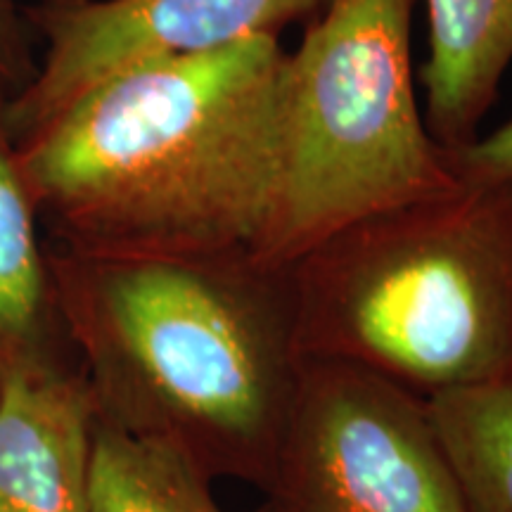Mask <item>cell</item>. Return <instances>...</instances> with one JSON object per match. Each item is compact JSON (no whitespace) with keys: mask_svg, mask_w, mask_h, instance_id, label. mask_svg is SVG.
Segmentation results:
<instances>
[{"mask_svg":"<svg viewBox=\"0 0 512 512\" xmlns=\"http://www.w3.org/2000/svg\"><path fill=\"white\" fill-rule=\"evenodd\" d=\"M285 60L280 38H252L107 76L17 147L31 197L83 256L261 261Z\"/></svg>","mask_w":512,"mask_h":512,"instance_id":"cell-1","label":"cell"},{"mask_svg":"<svg viewBox=\"0 0 512 512\" xmlns=\"http://www.w3.org/2000/svg\"><path fill=\"white\" fill-rule=\"evenodd\" d=\"M79 256L91 332L147 411L136 430L174 441L207 475L268 491L304 363L287 266Z\"/></svg>","mask_w":512,"mask_h":512,"instance_id":"cell-2","label":"cell"},{"mask_svg":"<svg viewBox=\"0 0 512 512\" xmlns=\"http://www.w3.org/2000/svg\"><path fill=\"white\" fill-rule=\"evenodd\" d=\"M302 361L430 399L512 375V181L451 190L337 230L287 266Z\"/></svg>","mask_w":512,"mask_h":512,"instance_id":"cell-3","label":"cell"},{"mask_svg":"<svg viewBox=\"0 0 512 512\" xmlns=\"http://www.w3.org/2000/svg\"><path fill=\"white\" fill-rule=\"evenodd\" d=\"M418 3L328 0L287 53L264 264L290 266L337 230L460 181L422 114Z\"/></svg>","mask_w":512,"mask_h":512,"instance_id":"cell-4","label":"cell"},{"mask_svg":"<svg viewBox=\"0 0 512 512\" xmlns=\"http://www.w3.org/2000/svg\"><path fill=\"white\" fill-rule=\"evenodd\" d=\"M268 491L280 512H467L425 401L330 361L302 363Z\"/></svg>","mask_w":512,"mask_h":512,"instance_id":"cell-5","label":"cell"},{"mask_svg":"<svg viewBox=\"0 0 512 512\" xmlns=\"http://www.w3.org/2000/svg\"><path fill=\"white\" fill-rule=\"evenodd\" d=\"M328 0H43L31 22L41 64L8 98L15 145L43 131L95 83L136 64L200 55L252 38H280Z\"/></svg>","mask_w":512,"mask_h":512,"instance_id":"cell-6","label":"cell"},{"mask_svg":"<svg viewBox=\"0 0 512 512\" xmlns=\"http://www.w3.org/2000/svg\"><path fill=\"white\" fill-rule=\"evenodd\" d=\"M91 408L36 370L0 382V512H88Z\"/></svg>","mask_w":512,"mask_h":512,"instance_id":"cell-7","label":"cell"},{"mask_svg":"<svg viewBox=\"0 0 512 512\" xmlns=\"http://www.w3.org/2000/svg\"><path fill=\"white\" fill-rule=\"evenodd\" d=\"M427 57L418 86L425 124L448 152L482 136L512 64V0H422Z\"/></svg>","mask_w":512,"mask_h":512,"instance_id":"cell-8","label":"cell"},{"mask_svg":"<svg viewBox=\"0 0 512 512\" xmlns=\"http://www.w3.org/2000/svg\"><path fill=\"white\" fill-rule=\"evenodd\" d=\"M88 512H223L209 475L174 441L105 425L93 432Z\"/></svg>","mask_w":512,"mask_h":512,"instance_id":"cell-9","label":"cell"},{"mask_svg":"<svg viewBox=\"0 0 512 512\" xmlns=\"http://www.w3.org/2000/svg\"><path fill=\"white\" fill-rule=\"evenodd\" d=\"M467 512H512V375L425 399Z\"/></svg>","mask_w":512,"mask_h":512,"instance_id":"cell-10","label":"cell"},{"mask_svg":"<svg viewBox=\"0 0 512 512\" xmlns=\"http://www.w3.org/2000/svg\"><path fill=\"white\" fill-rule=\"evenodd\" d=\"M0 88V339H24L46 306V268L34 226V197L10 136Z\"/></svg>","mask_w":512,"mask_h":512,"instance_id":"cell-11","label":"cell"},{"mask_svg":"<svg viewBox=\"0 0 512 512\" xmlns=\"http://www.w3.org/2000/svg\"><path fill=\"white\" fill-rule=\"evenodd\" d=\"M451 164L463 181H512V117L463 150L451 152Z\"/></svg>","mask_w":512,"mask_h":512,"instance_id":"cell-12","label":"cell"},{"mask_svg":"<svg viewBox=\"0 0 512 512\" xmlns=\"http://www.w3.org/2000/svg\"><path fill=\"white\" fill-rule=\"evenodd\" d=\"M29 81V50L19 19V0H0V88H22Z\"/></svg>","mask_w":512,"mask_h":512,"instance_id":"cell-13","label":"cell"},{"mask_svg":"<svg viewBox=\"0 0 512 512\" xmlns=\"http://www.w3.org/2000/svg\"><path fill=\"white\" fill-rule=\"evenodd\" d=\"M0 382H3V366H0Z\"/></svg>","mask_w":512,"mask_h":512,"instance_id":"cell-14","label":"cell"}]
</instances>
